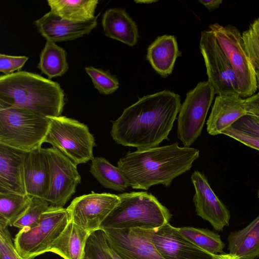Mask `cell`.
<instances>
[{
    "mask_svg": "<svg viewBox=\"0 0 259 259\" xmlns=\"http://www.w3.org/2000/svg\"><path fill=\"white\" fill-rule=\"evenodd\" d=\"M181 105L179 95L169 90L143 96L112 121L111 136L117 144L138 150L159 147L169 140Z\"/></svg>",
    "mask_w": 259,
    "mask_h": 259,
    "instance_id": "6da1fadb",
    "label": "cell"
},
{
    "mask_svg": "<svg viewBox=\"0 0 259 259\" xmlns=\"http://www.w3.org/2000/svg\"><path fill=\"white\" fill-rule=\"evenodd\" d=\"M199 156L194 148L170 145L128 152L117 162V167L134 189L147 190L151 186L169 187L173 180L189 170Z\"/></svg>",
    "mask_w": 259,
    "mask_h": 259,
    "instance_id": "7a4b0ae2",
    "label": "cell"
},
{
    "mask_svg": "<svg viewBox=\"0 0 259 259\" xmlns=\"http://www.w3.org/2000/svg\"><path fill=\"white\" fill-rule=\"evenodd\" d=\"M65 104L63 90L51 79L26 71L0 76V107H17L51 117L61 116Z\"/></svg>",
    "mask_w": 259,
    "mask_h": 259,
    "instance_id": "3957f363",
    "label": "cell"
},
{
    "mask_svg": "<svg viewBox=\"0 0 259 259\" xmlns=\"http://www.w3.org/2000/svg\"><path fill=\"white\" fill-rule=\"evenodd\" d=\"M118 196L119 202L103 221L101 229L154 230L171 219L168 209L151 193L133 191Z\"/></svg>",
    "mask_w": 259,
    "mask_h": 259,
    "instance_id": "277c9868",
    "label": "cell"
},
{
    "mask_svg": "<svg viewBox=\"0 0 259 259\" xmlns=\"http://www.w3.org/2000/svg\"><path fill=\"white\" fill-rule=\"evenodd\" d=\"M50 119L14 107H0V144L28 152L45 143Z\"/></svg>",
    "mask_w": 259,
    "mask_h": 259,
    "instance_id": "5b68a950",
    "label": "cell"
},
{
    "mask_svg": "<svg viewBox=\"0 0 259 259\" xmlns=\"http://www.w3.org/2000/svg\"><path fill=\"white\" fill-rule=\"evenodd\" d=\"M50 126L45 143L51 144L76 165L93 158L96 146L88 126L64 116L49 117Z\"/></svg>",
    "mask_w": 259,
    "mask_h": 259,
    "instance_id": "8992f818",
    "label": "cell"
},
{
    "mask_svg": "<svg viewBox=\"0 0 259 259\" xmlns=\"http://www.w3.org/2000/svg\"><path fill=\"white\" fill-rule=\"evenodd\" d=\"M70 221L66 208L50 205L38 222L20 230L14 243L23 259H34L49 252L52 243Z\"/></svg>",
    "mask_w": 259,
    "mask_h": 259,
    "instance_id": "52a82bcc",
    "label": "cell"
},
{
    "mask_svg": "<svg viewBox=\"0 0 259 259\" xmlns=\"http://www.w3.org/2000/svg\"><path fill=\"white\" fill-rule=\"evenodd\" d=\"M219 45L228 58L236 75L242 98L256 94V76L246 51L240 30L232 25L215 23L209 25Z\"/></svg>",
    "mask_w": 259,
    "mask_h": 259,
    "instance_id": "ba28073f",
    "label": "cell"
},
{
    "mask_svg": "<svg viewBox=\"0 0 259 259\" xmlns=\"http://www.w3.org/2000/svg\"><path fill=\"white\" fill-rule=\"evenodd\" d=\"M215 93L208 81H203L189 91L181 104L177 118V136L190 147L201 135Z\"/></svg>",
    "mask_w": 259,
    "mask_h": 259,
    "instance_id": "9c48e42d",
    "label": "cell"
},
{
    "mask_svg": "<svg viewBox=\"0 0 259 259\" xmlns=\"http://www.w3.org/2000/svg\"><path fill=\"white\" fill-rule=\"evenodd\" d=\"M199 48L208 77L215 94L239 95V86L233 69L217 40L210 30L201 32Z\"/></svg>",
    "mask_w": 259,
    "mask_h": 259,
    "instance_id": "30bf717a",
    "label": "cell"
},
{
    "mask_svg": "<svg viewBox=\"0 0 259 259\" xmlns=\"http://www.w3.org/2000/svg\"><path fill=\"white\" fill-rule=\"evenodd\" d=\"M119 201L118 195L92 192L75 198L66 209L70 221L92 233L101 229L102 223Z\"/></svg>",
    "mask_w": 259,
    "mask_h": 259,
    "instance_id": "8fae6325",
    "label": "cell"
},
{
    "mask_svg": "<svg viewBox=\"0 0 259 259\" xmlns=\"http://www.w3.org/2000/svg\"><path fill=\"white\" fill-rule=\"evenodd\" d=\"M50 165V183L46 200L50 205L63 207L80 183L77 165L57 149L46 148Z\"/></svg>",
    "mask_w": 259,
    "mask_h": 259,
    "instance_id": "7c38bea8",
    "label": "cell"
},
{
    "mask_svg": "<svg viewBox=\"0 0 259 259\" xmlns=\"http://www.w3.org/2000/svg\"><path fill=\"white\" fill-rule=\"evenodd\" d=\"M109 247L122 259H164L150 239L149 230L104 229Z\"/></svg>",
    "mask_w": 259,
    "mask_h": 259,
    "instance_id": "4fadbf2b",
    "label": "cell"
},
{
    "mask_svg": "<svg viewBox=\"0 0 259 259\" xmlns=\"http://www.w3.org/2000/svg\"><path fill=\"white\" fill-rule=\"evenodd\" d=\"M149 233L151 241L164 259H215L214 255L194 244L169 223Z\"/></svg>",
    "mask_w": 259,
    "mask_h": 259,
    "instance_id": "5bb4252c",
    "label": "cell"
},
{
    "mask_svg": "<svg viewBox=\"0 0 259 259\" xmlns=\"http://www.w3.org/2000/svg\"><path fill=\"white\" fill-rule=\"evenodd\" d=\"M191 179L195 189L193 201L197 215L208 221L216 231H222L229 225L230 211L215 194L202 173L195 170Z\"/></svg>",
    "mask_w": 259,
    "mask_h": 259,
    "instance_id": "9a60e30c",
    "label": "cell"
},
{
    "mask_svg": "<svg viewBox=\"0 0 259 259\" xmlns=\"http://www.w3.org/2000/svg\"><path fill=\"white\" fill-rule=\"evenodd\" d=\"M99 15L87 21L75 22L63 19L50 11L36 20L35 24L47 40L56 43L89 34L97 27Z\"/></svg>",
    "mask_w": 259,
    "mask_h": 259,
    "instance_id": "2e32d148",
    "label": "cell"
},
{
    "mask_svg": "<svg viewBox=\"0 0 259 259\" xmlns=\"http://www.w3.org/2000/svg\"><path fill=\"white\" fill-rule=\"evenodd\" d=\"M24 177L27 195L46 200L50 183V165L46 148L26 152Z\"/></svg>",
    "mask_w": 259,
    "mask_h": 259,
    "instance_id": "e0dca14e",
    "label": "cell"
},
{
    "mask_svg": "<svg viewBox=\"0 0 259 259\" xmlns=\"http://www.w3.org/2000/svg\"><path fill=\"white\" fill-rule=\"evenodd\" d=\"M26 153L0 144V193L27 194L24 177Z\"/></svg>",
    "mask_w": 259,
    "mask_h": 259,
    "instance_id": "ac0fdd59",
    "label": "cell"
},
{
    "mask_svg": "<svg viewBox=\"0 0 259 259\" xmlns=\"http://www.w3.org/2000/svg\"><path fill=\"white\" fill-rule=\"evenodd\" d=\"M247 113L244 99L239 95H218L206 122L207 132L212 136L222 134Z\"/></svg>",
    "mask_w": 259,
    "mask_h": 259,
    "instance_id": "d6986e66",
    "label": "cell"
},
{
    "mask_svg": "<svg viewBox=\"0 0 259 259\" xmlns=\"http://www.w3.org/2000/svg\"><path fill=\"white\" fill-rule=\"evenodd\" d=\"M102 24L104 34L132 47L139 38L138 28L135 21L125 10L111 8L104 13Z\"/></svg>",
    "mask_w": 259,
    "mask_h": 259,
    "instance_id": "ffe728a7",
    "label": "cell"
},
{
    "mask_svg": "<svg viewBox=\"0 0 259 259\" xmlns=\"http://www.w3.org/2000/svg\"><path fill=\"white\" fill-rule=\"evenodd\" d=\"M181 56L176 37L164 34L149 46L146 58L158 74L166 77L172 73L176 59Z\"/></svg>",
    "mask_w": 259,
    "mask_h": 259,
    "instance_id": "44dd1931",
    "label": "cell"
},
{
    "mask_svg": "<svg viewBox=\"0 0 259 259\" xmlns=\"http://www.w3.org/2000/svg\"><path fill=\"white\" fill-rule=\"evenodd\" d=\"M91 233L70 221L49 252L64 259H84L85 248Z\"/></svg>",
    "mask_w": 259,
    "mask_h": 259,
    "instance_id": "7402d4cb",
    "label": "cell"
},
{
    "mask_svg": "<svg viewBox=\"0 0 259 259\" xmlns=\"http://www.w3.org/2000/svg\"><path fill=\"white\" fill-rule=\"evenodd\" d=\"M50 11L60 18L75 22L94 19L98 0H48Z\"/></svg>",
    "mask_w": 259,
    "mask_h": 259,
    "instance_id": "603a6c76",
    "label": "cell"
},
{
    "mask_svg": "<svg viewBox=\"0 0 259 259\" xmlns=\"http://www.w3.org/2000/svg\"><path fill=\"white\" fill-rule=\"evenodd\" d=\"M91 161L90 171L104 187L118 192H123L130 187L127 179L121 170L105 158L94 157Z\"/></svg>",
    "mask_w": 259,
    "mask_h": 259,
    "instance_id": "cb8c5ba5",
    "label": "cell"
},
{
    "mask_svg": "<svg viewBox=\"0 0 259 259\" xmlns=\"http://www.w3.org/2000/svg\"><path fill=\"white\" fill-rule=\"evenodd\" d=\"M66 55L63 48L56 42L47 40L37 67L50 79L61 76L69 69Z\"/></svg>",
    "mask_w": 259,
    "mask_h": 259,
    "instance_id": "d4e9b609",
    "label": "cell"
},
{
    "mask_svg": "<svg viewBox=\"0 0 259 259\" xmlns=\"http://www.w3.org/2000/svg\"><path fill=\"white\" fill-rule=\"evenodd\" d=\"M31 197L14 193H0V222L8 226L14 223L27 210Z\"/></svg>",
    "mask_w": 259,
    "mask_h": 259,
    "instance_id": "484cf974",
    "label": "cell"
},
{
    "mask_svg": "<svg viewBox=\"0 0 259 259\" xmlns=\"http://www.w3.org/2000/svg\"><path fill=\"white\" fill-rule=\"evenodd\" d=\"M179 232L194 244L211 254L222 253L225 244L219 235L209 230L192 227L177 228Z\"/></svg>",
    "mask_w": 259,
    "mask_h": 259,
    "instance_id": "4316f807",
    "label": "cell"
},
{
    "mask_svg": "<svg viewBox=\"0 0 259 259\" xmlns=\"http://www.w3.org/2000/svg\"><path fill=\"white\" fill-rule=\"evenodd\" d=\"M228 249L239 259L259 257V223L242 238L229 243Z\"/></svg>",
    "mask_w": 259,
    "mask_h": 259,
    "instance_id": "83f0119b",
    "label": "cell"
},
{
    "mask_svg": "<svg viewBox=\"0 0 259 259\" xmlns=\"http://www.w3.org/2000/svg\"><path fill=\"white\" fill-rule=\"evenodd\" d=\"M244 47L253 69L259 94V18L255 19L242 33Z\"/></svg>",
    "mask_w": 259,
    "mask_h": 259,
    "instance_id": "f1b7e54d",
    "label": "cell"
},
{
    "mask_svg": "<svg viewBox=\"0 0 259 259\" xmlns=\"http://www.w3.org/2000/svg\"><path fill=\"white\" fill-rule=\"evenodd\" d=\"M86 73L91 77L94 87L101 94L107 95L115 92L119 87L118 78L108 71L93 66L85 67Z\"/></svg>",
    "mask_w": 259,
    "mask_h": 259,
    "instance_id": "f546056e",
    "label": "cell"
},
{
    "mask_svg": "<svg viewBox=\"0 0 259 259\" xmlns=\"http://www.w3.org/2000/svg\"><path fill=\"white\" fill-rule=\"evenodd\" d=\"M86 259H114L107 244L104 231L99 229L91 233L85 248Z\"/></svg>",
    "mask_w": 259,
    "mask_h": 259,
    "instance_id": "4dcf8cb0",
    "label": "cell"
},
{
    "mask_svg": "<svg viewBox=\"0 0 259 259\" xmlns=\"http://www.w3.org/2000/svg\"><path fill=\"white\" fill-rule=\"evenodd\" d=\"M49 206L50 204L46 200L31 197L29 207L23 214L14 223L13 226L21 229L34 225Z\"/></svg>",
    "mask_w": 259,
    "mask_h": 259,
    "instance_id": "1f68e13d",
    "label": "cell"
},
{
    "mask_svg": "<svg viewBox=\"0 0 259 259\" xmlns=\"http://www.w3.org/2000/svg\"><path fill=\"white\" fill-rule=\"evenodd\" d=\"M8 227L0 222V259H23L16 249Z\"/></svg>",
    "mask_w": 259,
    "mask_h": 259,
    "instance_id": "d6a6232c",
    "label": "cell"
},
{
    "mask_svg": "<svg viewBox=\"0 0 259 259\" xmlns=\"http://www.w3.org/2000/svg\"><path fill=\"white\" fill-rule=\"evenodd\" d=\"M230 127L246 135L259 138V120L252 114L248 113L243 115Z\"/></svg>",
    "mask_w": 259,
    "mask_h": 259,
    "instance_id": "836d02e7",
    "label": "cell"
},
{
    "mask_svg": "<svg viewBox=\"0 0 259 259\" xmlns=\"http://www.w3.org/2000/svg\"><path fill=\"white\" fill-rule=\"evenodd\" d=\"M28 60V57L25 56H10L1 54L0 72L4 75H8L16 71H19Z\"/></svg>",
    "mask_w": 259,
    "mask_h": 259,
    "instance_id": "e575fe53",
    "label": "cell"
},
{
    "mask_svg": "<svg viewBox=\"0 0 259 259\" xmlns=\"http://www.w3.org/2000/svg\"><path fill=\"white\" fill-rule=\"evenodd\" d=\"M222 134L231 137L249 147L259 151V138L246 135L231 127L224 131Z\"/></svg>",
    "mask_w": 259,
    "mask_h": 259,
    "instance_id": "d590c367",
    "label": "cell"
},
{
    "mask_svg": "<svg viewBox=\"0 0 259 259\" xmlns=\"http://www.w3.org/2000/svg\"><path fill=\"white\" fill-rule=\"evenodd\" d=\"M258 223L259 215L243 229L230 233L228 238L229 243H233L242 238L251 230Z\"/></svg>",
    "mask_w": 259,
    "mask_h": 259,
    "instance_id": "8d00e7d4",
    "label": "cell"
},
{
    "mask_svg": "<svg viewBox=\"0 0 259 259\" xmlns=\"http://www.w3.org/2000/svg\"><path fill=\"white\" fill-rule=\"evenodd\" d=\"M244 105L248 113L255 115L259 114V94L244 99Z\"/></svg>",
    "mask_w": 259,
    "mask_h": 259,
    "instance_id": "74e56055",
    "label": "cell"
},
{
    "mask_svg": "<svg viewBox=\"0 0 259 259\" xmlns=\"http://www.w3.org/2000/svg\"><path fill=\"white\" fill-rule=\"evenodd\" d=\"M198 2L205 7L210 12L219 8L223 3L222 0H198Z\"/></svg>",
    "mask_w": 259,
    "mask_h": 259,
    "instance_id": "f35d334b",
    "label": "cell"
},
{
    "mask_svg": "<svg viewBox=\"0 0 259 259\" xmlns=\"http://www.w3.org/2000/svg\"><path fill=\"white\" fill-rule=\"evenodd\" d=\"M215 259H239L238 257L231 253H221L214 255Z\"/></svg>",
    "mask_w": 259,
    "mask_h": 259,
    "instance_id": "ab89813d",
    "label": "cell"
},
{
    "mask_svg": "<svg viewBox=\"0 0 259 259\" xmlns=\"http://www.w3.org/2000/svg\"><path fill=\"white\" fill-rule=\"evenodd\" d=\"M158 2L157 0H135L134 2L137 4H149Z\"/></svg>",
    "mask_w": 259,
    "mask_h": 259,
    "instance_id": "60d3db41",
    "label": "cell"
},
{
    "mask_svg": "<svg viewBox=\"0 0 259 259\" xmlns=\"http://www.w3.org/2000/svg\"><path fill=\"white\" fill-rule=\"evenodd\" d=\"M109 250L110 253L114 259H122L113 250L111 249L110 247Z\"/></svg>",
    "mask_w": 259,
    "mask_h": 259,
    "instance_id": "b9f144b4",
    "label": "cell"
},
{
    "mask_svg": "<svg viewBox=\"0 0 259 259\" xmlns=\"http://www.w3.org/2000/svg\"><path fill=\"white\" fill-rule=\"evenodd\" d=\"M254 115L259 120V114H255Z\"/></svg>",
    "mask_w": 259,
    "mask_h": 259,
    "instance_id": "7bdbcfd3",
    "label": "cell"
},
{
    "mask_svg": "<svg viewBox=\"0 0 259 259\" xmlns=\"http://www.w3.org/2000/svg\"><path fill=\"white\" fill-rule=\"evenodd\" d=\"M257 196H258V197H259V190H258V191L257 192Z\"/></svg>",
    "mask_w": 259,
    "mask_h": 259,
    "instance_id": "ee69618b",
    "label": "cell"
},
{
    "mask_svg": "<svg viewBox=\"0 0 259 259\" xmlns=\"http://www.w3.org/2000/svg\"><path fill=\"white\" fill-rule=\"evenodd\" d=\"M84 259H86V258H84Z\"/></svg>",
    "mask_w": 259,
    "mask_h": 259,
    "instance_id": "f6af8a7d",
    "label": "cell"
}]
</instances>
